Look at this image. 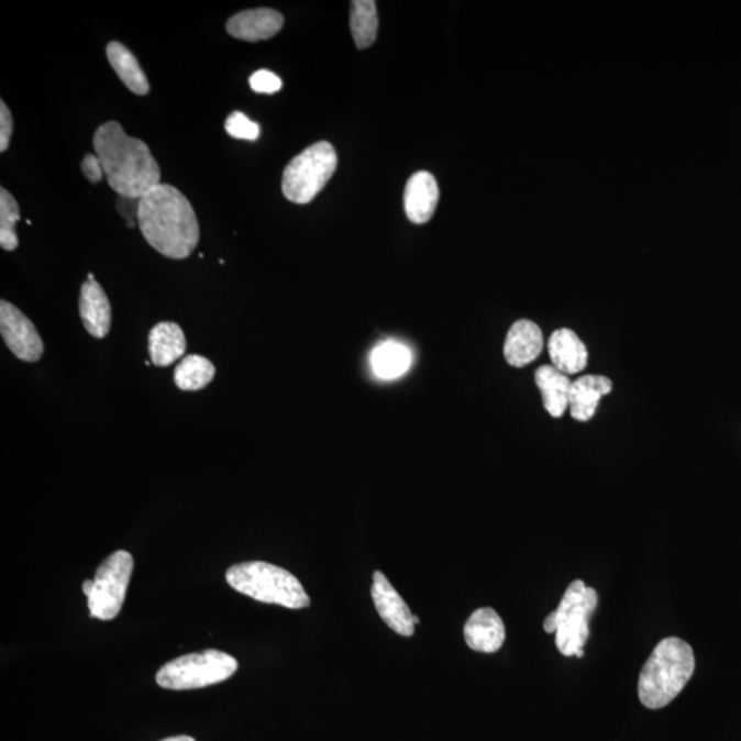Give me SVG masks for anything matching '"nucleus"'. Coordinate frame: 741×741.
Wrapping results in <instances>:
<instances>
[{
  "label": "nucleus",
  "mask_w": 741,
  "mask_h": 741,
  "mask_svg": "<svg viewBox=\"0 0 741 741\" xmlns=\"http://www.w3.org/2000/svg\"><path fill=\"white\" fill-rule=\"evenodd\" d=\"M186 347L184 330L176 323H158L148 334V351L154 366H170L185 356Z\"/></svg>",
  "instance_id": "obj_18"
},
{
  "label": "nucleus",
  "mask_w": 741,
  "mask_h": 741,
  "mask_svg": "<svg viewBox=\"0 0 741 741\" xmlns=\"http://www.w3.org/2000/svg\"><path fill=\"white\" fill-rule=\"evenodd\" d=\"M378 11L374 0H355L352 2L351 30L357 48L373 46L378 35Z\"/></svg>",
  "instance_id": "obj_22"
},
{
  "label": "nucleus",
  "mask_w": 741,
  "mask_h": 741,
  "mask_svg": "<svg viewBox=\"0 0 741 741\" xmlns=\"http://www.w3.org/2000/svg\"><path fill=\"white\" fill-rule=\"evenodd\" d=\"M237 671V661L225 652L207 650L176 657L159 668L156 682L170 690L199 689L225 682Z\"/></svg>",
  "instance_id": "obj_7"
},
{
  "label": "nucleus",
  "mask_w": 741,
  "mask_h": 741,
  "mask_svg": "<svg viewBox=\"0 0 741 741\" xmlns=\"http://www.w3.org/2000/svg\"><path fill=\"white\" fill-rule=\"evenodd\" d=\"M439 199L440 188L434 176L420 170L409 178L403 193L407 218L414 224L428 223L433 218Z\"/></svg>",
  "instance_id": "obj_13"
},
{
  "label": "nucleus",
  "mask_w": 741,
  "mask_h": 741,
  "mask_svg": "<svg viewBox=\"0 0 741 741\" xmlns=\"http://www.w3.org/2000/svg\"><path fill=\"white\" fill-rule=\"evenodd\" d=\"M248 85L254 92L258 93H275L284 88L280 77L267 69L254 71L248 79Z\"/></svg>",
  "instance_id": "obj_26"
},
{
  "label": "nucleus",
  "mask_w": 741,
  "mask_h": 741,
  "mask_svg": "<svg viewBox=\"0 0 741 741\" xmlns=\"http://www.w3.org/2000/svg\"><path fill=\"white\" fill-rule=\"evenodd\" d=\"M612 381L606 376L585 375L573 381L569 391V413L578 422H588L595 417L602 397L610 395Z\"/></svg>",
  "instance_id": "obj_16"
},
{
  "label": "nucleus",
  "mask_w": 741,
  "mask_h": 741,
  "mask_svg": "<svg viewBox=\"0 0 741 741\" xmlns=\"http://www.w3.org/2000/svg\"><path fill=\"white\" fill-rule=\"evenodd\" d=\"M92 586H93V580H91V579H87V580H85V583H82V591H85L86 596L91 594Z\"/></svg>",
  "instance_id": "obj_29"
},
{
  "label": "nucleus",
  "mask_w": 741,
  "mask_h": 741,
  "mask_svg": "<svg viewBox=\"0 0 741 741\" xmlns=\"http://www.w3.org/2000/svg\"><path fill=\"white\" fill-rule=\"evenodd\" d=\"M376 611H378L381 621L389 627L392 632L411 638L414 633L413 613L409 610L407 602L392 588L389 579L384 573L375 572L373 577V588H370Z\"/></svg>",
  "instance_id": "obj_10"
},
{
  "label": "nucleus",
  "mask_w": 741,
  "mask_h": 741,
  "mask_svg": "<svg viewBox=\"0 0 741 741\" xmlns=\"http://www.w3.org/2000/svg\"><path fill=\"white\" fill-rule=\"evenodd\" d=\"M81 173L92 185L99 184L103 179V168L97 154H86L81 162Z\"/></svg>",
  "instance_id": "obj_28"
},
{
  "label": "nucleus",
  "mask_w": 741,
  "mask_h": 741,
  "mask_svg": "<svg viewBox=\"0 0 741 741\" xmlns=\"http://www.w3.org/2000/svg\"><path fill=\"white\" fill-rule=\"evenodd\" d=\"M80 318L88 334L102 340L112 325V307L107 292L97 280H87L80 291Z\"/></svg>",
  "instance_id": "obj_14"
},
{
  "label": "nucleus",
  "mask_w": 741,
  "mask_h": 741,
  "mask_svg": "<svg viewBox=\"0 0 741 741\" xmlns=\"http://www.w3.org/2000/svg\"><path fill=\"white\" fill-rule=\"evenodd\" d=\"M339 167L335 148L329 142L309 146L287 165L281 178V191L290 202L307 204L328 186Z\"/></svg>",
  "instance_id": "obj_6"
},
{
  "label": "nucleus",
  "mask_w": 741,
  "mask_h": 741,
  "mask_svg": "<svg viewBox=\"0 0 741 741\" xmlns=\"http://www.w3.org/2000/svg\"><path fill=\"white\" fill-rule=\"evenodd\" d=\"M549 352L554 367L566 375L578 374L588 364V351L584 342L569 329L556 330L551 335Z\"/></svg>",
  "instance_id": "obj_17"
},
{
  "label": "nucleus",
  "mask_w": 741,
  "mask_h": 741,
  "mask_svg": "<svg viewBox=\"0 0 741 741\" xmlns=\"http://www.w3.org/2000/svg\"><path fill=\"white\" fill-rule=\"evenodd\" d=\"M13 115L4 101H0V152L4 153L10 146L13 135Z\"/></svg>",
  "instance_id": "obj_27"
},
{
  "label": "nucleus",
  "mask_w": 741,
  "mask_h": 741,
  "mask_svg": "<svg viewBox=\"0 0 741 741\" xmlns=\"http://www.w3.org/2000/svg\"><path fill=\"white\" fill-rule=\"evenodd\" d=\"M162 741H196V739H192L190 737H186V734H181V737L168 738V739H164Z\"/></svg>",
  "instance_id": "obj_30"
},
{
  "label": "nucleus",
  "mask_w": 741,
  "mask_h": 741,
  "mask_svg": "<svg viewBox=\"0 0 741 741\" xmlns=\"http://www.w3.org/2000/svg\"><path fill=\"white\" fill-rule=\"evenodd\" d=\"M137 225L154 251L185 259L199 242V224L192 204L170 185H158L137 201Z\"/></svg>",
  "instance_id": "obj_2"
},
{
  "label": "nucleus",
  "mask_w": 741,
  "mask_h": 741,
  "mask_svg": "<svg viewBox=\"0 0 741 741\" xmlns=\"http://www.w3.org/2000/svg\"><path fill=\"white\" fill-rule=\"evenodd\" d=\"M544 347L543 333L530 320H519L508 331L505 342V357L510 366L522 368L533 363Z\"/></svg>",
  "instance_id": "obj_15"
},
{
  "label": "nucleus",
  "mask_w": 741,
  "mask_h": 741,
  "mask_svg": "<svg viewBox=\"0 0 741 741\" xmlns=\"http://www.w3.org/2000/svg\"><path fill=\"white\" fill-rule=\"evenodd\" d=\"M215 368L207 357L191 355L184 358L176 367L174 379L176 386L184 391H197L213 380Z\"/></svg>",
  "instance_id": "obj_23"
},
{
  "label": "nucleus",
  "mask_w": 741,
  "mask_h": 741,
  "mask_svg": "<svg viewBox=\"0 0 741 741\" xmlns=\"http://www.w3.org/2000/svg\"><path fill=\"white\" fill-rule=\"evenodd\" d=\"M224 129L231 137L241 141L254 142L262 134L259 125L241 112L231 113L225 120Z\"/></svg>",
  "instance_id": "obj_25"
},
{
  "label": "nucleus",
  "mask_w": 741,
  "mask_h": 741,
  "mask_svg": "<svg viewBox=\"0 0 741 741\" xmlns=\"http://www.w3.org/2000/svg\"><path fill=\"white\" fill-rule=\"evenodd\" d=\"M596 590L584 580H574L564 591L557 610L544 621L546 633H555L558 652L564 656H584V645L589 639V619L597 607Z\"/></svg>",
  "instance_id": "obj_5"
},
{
  "label": "nucleus",
  "mask_w": 741,
  "mask_h": 741,
  "mask_svg": "<svg viewBox=\"0 0 741 741\" xmlns=\"http://www.w3.org/2000/svg\"><path fill=\"white\" fill-rule=\"evenodd\" d=\"M695 672L693 646L678 638L663 639L645 662L639 678V698L646 709L672 704Z\"/></svg>",
  "instance_id": "obj_3"
},
{
  "label": "nucleus",
  "mask_w": 741,
  "mask_h": 741,
  "mask_svg": "<svg viewBox=\"0 0 741 741\" xmlns=\"http://www.w3.org/2000/svg\"><path fill=\"white\" fill-rule=\"evenodd\" d=\"M535 385L539 386L545 411L552 418H562L569 402L573 380L554 366H543L535 370Z\"/></svg>",
  "instance_id": "obj_19"
},
{
  "label": "nucleus",
  "mask_w": 741,
  "mask_h": 741,
  "mask_svg": "<svg viewBox=\"0 0 741 741\" xmlns=\"http://www.w3.org/2000/svg\"><path fill=\"white\" fill-rule=\"evenodd\" d=\"M0 333L9 350L22 362L41 361L44 344L35 324L8 301L0 302Z\"/></svg>",
  "instance_id": "obj_9"
},
{
  "label": "nucleus",
  "mask_w": 741,
  "mask_h": 741,
  "mask_svg": "<svg viewBox=\"0 0 741 741\" xmlns=\"http://www.w3.org/2000/svg\"><path fill=\"white\" fill-rule=\"evenodd\" d=\"M369 364L379 379H397L411 368L412 353L400 341H381L370 352Z\"/></svg>",
  "instance_id": "obj_20"
},
{
  "label": "nucleus",
  "mask_w": 741,
  "mask_h": 741,
  "mask_svg": "<svg viewBox=\"0 0 741 741\" xmlns=\"http://www.w3.org/2000/svg\"><path fill=\"white\" fill-rule=\"evenodd\" d=\"M413 622H414V624L419 623V618L417 616H413Z\"/></svg>",
  "instance_id": "obj_31"
},
{
  "label": "nucleus",
  "mask_w": 741,
  "mask_h": 741,
  "mask_svg": "<svg viewBox=\"0 0 741 741\" xmlns=\"http://www.w3.org/2000/svg\"><path fill=\"white\" fill-rule=\"evenodd\" d=\"M92 146L109 186L121 198L140 201L162 185V169L151 148L145 142L126 135L118 121L98 126Z\"/></svg>",
  "instance_id": "obj_1"
},
{
  "label": "nucleus",
  "mask_w": 741,
  "mask_h": 741,
  "mask_svg": "<svg viewBox=\"0 0 741 741\" xmlns=\"http://www.w3.org/2000/svg\"><path fill=\"white\" fill-rule=\"evenodd\" d=\"M464 640L473 651L494 654L505 644V622L494 608H479L464 624Z\"/></svg>",
  "instance_id": "obj_12"
},
{
  "label": "nucleus",
  "mask_w": 741,
  "mask_h": 741,
  "mask_svg": "<svg viewBox=\"0 0 741 741\" xmlns=\"http://www.w3.org/2000/svg\"><path fill=\"white\" fill-rule=\"evenodd\" d=\"M285 19L279 11L262 8L241 11L226 22V32L243 42L267 41L284 27Z\"/></svg>",
  "instance_id": "obj_11"
},
{
  "label": "nucleus",
  "mask_w": 741,
  "mask_h": 741,
  "mask_svg": "<svg viewBox=\"0 0 741 741\" xmlns=\"http://www.w3.org/2000/svg\"><path fill=\"white\" fill-rule=\"evenodd\" d=\"M134 569V557L126 551L110 555L98 567L91 594L87 596L91 617L110 621L123 608L126 589Z\"/></svg>",
  "instance_id": "obj_8"
},
{
  "label": "nucleus",
  "mask_w": 741,
  "mask_h": 741,
  "mask_svg": "<svg viewBox=\"0 0 741 741\" xmlns=\"http://www.w3.org/2000/svg\"><path fill=\"white\" fill-rule=\"evenodd\" d=\"M226 583L232 589L252 599L292 610L311 606V599L300 580L287 569L265 562L235 564L226 569Z\"/></svg>",
  "instance_id": "obj_4"
},
{
  "label": "nucleus",
  "mask_w": 741,
  "mask_h": 741,
  "mask_svg": "<svg viewBox=\"0 0 741 741\" xmlns=\"http://www.w3.org/2000/svg\"><path fill=\"white\" fill-rule=\"evenodd\" d=\"M107 55L115 75L120 77L131 92L141 97L151 92L147 76L141 68L140 60L131 53L130 48H126L123 43L110 42L107 47Z\"/></svg>",
  "instance_id": "obj_21"
},
{
  "label": "nucleus",
  "mask_w": 741,
  "mask_h": 741,
  "mask_svg": "<svg viewBox=\"0 0 741 741\" xmlns=\"http://www.w3.org/2000/svg\"><path fill=\"white\" fill-rule=\"evenodd\" d=\"M21 219L20 204L4 187L0 188V246L5 252L19 247L15 225Z\"/></svg>",
  "instance_id": "obj_24"
}]
</instances>
